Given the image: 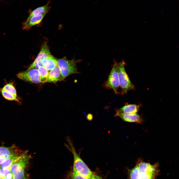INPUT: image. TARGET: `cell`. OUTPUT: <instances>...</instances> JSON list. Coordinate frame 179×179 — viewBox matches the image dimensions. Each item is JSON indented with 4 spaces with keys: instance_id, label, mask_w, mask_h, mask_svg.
<instances>
[{
    "instance_id": "obj_10",
    "label": "cell",
    "mask_w": 179,
    "mask_h": 179,
    "mask_svg": "<svg viewBox=\"0 0 179 179\" xmlns=\"http://www.w3.org/2000/svg\"><path fill=\"white\" fill-rule=\"evenodd\" d=\"M116 116H119L124 121L128 122L141 123L143 121L141 116L137 113L120 114Z\"/></svg>"
},
{
    "instance_id": "obj_1",
    "label": "cell",
    "mask_w": 179,
    "mask_h": 179,
    "mask_svg": "<svg viewBox=\"0 0 179 179\" xmlns=\"http://www.w3.org/2000/svg\"><path fill=\"white\" fill-rule=\"evenodd\" d=\"M66 140L68 144H65L66 146L72 153L73 156V169L79 175L90 179L93 173L77 152L71 138L67 136Z\"/></svg>"
},
{
    "instance_id": "obj_6",
    "label": "cell",
    "mask_w": 179,
    "mask_h": 179,
    "mask_svg": "<svg viewBox=\"0 0 179 179\" xmlns=\"http://www.w3.org/2000/svg\"><path fill=\"white\" fill-rule=\"evenodd\" d=\"M17 77L20 80L34 83H41L38 69L35 68L28 69L18 73Z\"/></svg>"
},
{
    "instance_id": "obj_28",
    "label": "cell",
    "mask_w": 179,
    "mask_h": 179,
    "mask_svg": "<svg viewBox=\"0 0 179 179\" xmlns=\"http://www.w3.org/2000/svg\"></svg>"
},
{
    "instance_id": "obj_26",
    "label": "cell",
    "mask_w": 179,
    "mask_h": 179,
    "mask_svg": "<svg viewBox=\"0 0 179 179\" xmlns=\"http://www.w3.org/2000/svg\"><path fill=\"white\" fill-rule=\"evenodd\" d=\"M2 179H13V177L12 178H7L5 177Z\"/></svg>"
},
{
    "instance_id": "obj_20",
    "label": "cell",
    "mask_w": 179,
    "mask_h": 179,
    "mask_svg": "<svg viewBox=\"0 0 179 179\" xmlns=\"http://www.w3.org/2000/svg\"><path fill=\"white\" fill-rule=\"evenodd\" d=\"M140 174L138 167L136 165L135 167L130 171V179H138Z\"/></svg>"
},
{
    "instance_id": "obj_25",
    "label": "cell",
    "mask_w": 179,
    "mask_h": 179,
    "mask_svg": "<svg viewBox=\"0 0 179 179\" xmlns=\"http://www.w3.org/2000/svg\"><path fill=\"white\" fill-rule=\"evenodd\" d=\"M6 159L0 157V164H2Z\"/></svg>"
},
{
    "instance_id": "obj_17",
    "label": "cell",
    "mask_w": 179,
    "mask_h": 179,
    "mask_svg": "<svg viewBox=\"0 0 179 179\" xmlns=\"http://www.w3.org/2000/svg\"><path fill=\"white\" fill-rule=\"evenodd\" d=\"M138 169L140 173H148L149 168L151 164L141 161H138L137 163Z\"/></svg>"
},
{
    "instance_id": "obj_7",
    "label": "cell",
    "mask_w": 179,
    "mask_h": 179,
    "mask_svg": "<svg viewBox=\"0 0 179 179\" xmlns=\"http://www.w3.org/2000/svg\"><path fill=\"white\" fill-rule=\"evenodd\" d=\"M51 55L49 47L46 43L42 45L40 52L34 62L30 65L28 69L35 68L38 69L40 66H43L41 62L44 58Z\"/></svg>"
},
{
    "instance_id": "obj_23",
    "label": "cell",
    "mask_w": 179,
    "mask_h": 179,
    "mask_svg": "<svg viewBox=\"0 0 179 179\" xmlns=\"http://www.w3.org/2000/svg\"><path fill=\"white\" fill-rule=\"evenodd\" d=\"M72 179H88L78 174L73 169L72 173Z\"/></svg>"
},
{
    "instance_id": "obj_11",
    "label": "cell",
    "mask_w": 179,
    "mask_h": 179,
    "mask_svg": "<svg viewBox=\"0 0 179 179\" xmlns=\"http://www.w3.org/2000/svg\"><path fill=\"white\" fill-rule=\"evenodd\" d=\"M64 79L57 65L49 72L47 82L55 83L62 81Z\"/></svg>"
},
{
    "instance_id": "obj_13",
    "label": "cell",
    "mask_w": 179,
    "mask_h": 179,
    "mask_svg": "<svg viewBox=\"0 0 179 179\" xmlns=\"http://www.w3.org/2000/svg\"><path fill=\"white\" fill-rule=\"evenodd\" d=\"M41 63L48 70H51L57 65V60L51 55L43 59Z\"/></svg>"
},
{
    "instance_id": "obj_27",
    "label": "cell",
    "mask_w": 179,
    "mask_h": 179,
    "mask_svg": "<svg viewBox=\"0 0 179 179\" xmlns=\"http://www.w3.org/2000/svg\"><path fill=\"white\" fill-rule=\"evenodd\" d=\"M0 179H2L0 177Z\"/></svg>"
},
{
    "instance_id": "obj_22",
    "label": "cell",
    "mask_w": 179,
    "mask_h": 179,
    "mask_svg": "<svg viewBox=\"0 0 179 179\" xmlns=\"http://www.w3.org/2000/svg\"><path fill=\"white\" fill-rule=\"evenodd\" d=\"M11 173L10 169L2 168L0 169V177L2 179L6 177L7 175Z\"/></svg>"
},
{
    "instance_id": "obj_21",
    "label": "cell",
    "mask_w": 179,
    "mask_h": 179,
    "mask_svg": "<svg viewBox=\"0 0 179 179\" xmlns=\"http://www.w3.org/2000/svg\"><path fill=\"white\" fill-rule=\"evenodd\" d=\"M155 174L149 173L140 174L138 179H154Z\"/></svg>"
},
{
    "instance_id": "obj_9",
    "label": "cell",
    "mask_w": 179,
    "mask_h": 179,
    "mask_svg": "<svg viewBox=\"0 0 179 179\" xmlns=\"http://www.w3.org/2000/svg\"><path fill=\"white\" fill-rule=\"evenodd\" d=\"M47 14L46 13L37 15L32 16L28 20L24 22L23 25V29L28 30L32 27L40 23Z\"/></svg>"
},
{
    "instance_id": "obj_2",
    "label": "cell",
    "mask_w": 179,
    "mask_h": 179,
    "mask_svg": "<svg viewBox=\"0 0 179 179\" xmlns=\"http://www.w3.org/2000/svg\"><path fill=\"white\" fill-rule=\"evenodd\" d=\"M31 157V155L25 151L22 157L11 166L10 169L13 179H26L25 169Z\"/></svg>"
},
{
    "instance_id": "obj_14",
    "label": "cell",
    "mask_w": 179,
    "mask_h": 179,
    "mask_svg": "<svg viewBox=\"0 0 179 179\" xmlns=\"http://www.w3.org/2000/svg\"><path fill=\"white\" fill-rule=\"evenodd\" d=\"M25 151L23 154L13 156L7 159L1 164L2 168L10 169L11 166L15 162L21 158L24 154Z\"/></svg>"
},
{
    "instance_id": "obj_24",
    "label": "cell",
    "mask_w": 179,
    "mask_h": 179,
    "mask_svg": "<svg viewBox=\"0 0 179 179\" xmlns=\"http://www.w3.org/2000/svg\"><path fill=\"white\" fill-rule=\"evenodd\" d=\"M90 179H102L100 177L93 174Z\"/></svg>"
},
{
    "instance_id": "obj_15",
    "label": "cell",
    "mask_w": 179,
    "mask_h": 179,
    "mask_svg": "<svg viewBox=\"0 0 179 179\" xmlns=\"http://www.w3.org/2000/svg\"><path fill=\"white\" fill-rule=\"evenodd\" d=\"M49 2L44 6L39 7L32 11L26 20H28L32 16L34 15L43 14L47 13L50 10V7L48 6Z\"/></svg>"
},
{
    "instance_id": "obj_19",
    "label": "cell",
    "mask_w": 179,
    "mask_h": 179,
    "mask_svg": "<svg viewBox=\"0 0 179 179\" xmlns=\"http://www.w3.org/2000/svg\"><path fill=\"white\" fill-rule=\"evenodd\" d=\"M2 89L17 97L16 90L13 83H11L6 84Z\"/></svg>"
},
{
    "instance_id": "obj_18",
    "label": "cell",
    "mask_w": 179,
    "mask_h": 179,
    "mask_svg": "<svg viewBox=\"0 0 179 179\" xmlns=\"http://www.w3.org/2000/svg\"><path fill=\"white\" fill-rule=\"evenodd\" d=\"M1 93L3 97L7 100L10 101H14L20 102L19 99L17 97L9 92L2 89H0Z\"/></svg>"
},
{
    "instance_id": "obj_16",
    "label": "cell",
    "mask_w": 179,
    "mask_h": 179,
    "mask_svg": "<svg viewBox=\"0 0 179 179\" xmlns=\"http://www.w3.org/2000/svg\"><path fill=\"white\" fill-rule=\"evenodd\" d=\"M38 69L41 83L47 82L49 74L48 70L43 66H40Z\"/></svg>"
},
{
    "instance_id": "obj_5",
    "label": "cell",
    "mask_w": 179,
    "mask_h": 179,
    "mask_svg": "<svg viewBox=\"0 0 179 179\" xmlns=\"http://www.w3.org/2000/svg\"><path fill=\"white\" fill-rule=\"evenodd\" d=\"M117 63L115 61L107 81L103 84V87L107 89L112 90L116 94H119L120 88L118 74Z\"/></svg>"
},
{
    "instance_id": "obj_8",
    "label": "cell",
    "mask_w": 179,
    "mask_h": 179,
    "mask_svg": "<svg viewBox=\"0 0 179 179\" xmlns=\"http://www.w3.org/2000/svg\"><path fill=\"white\" fill-rule=\"evenodd\" d=\"M23 152H22L15 145L9 147H0V157L6 159L21 154Z\"/></svg>"
},
{
    "instance_id": "obj_3",
    "label": "cell",
    "mask_w": 179,
    "mask_h": 179,
    "mask_svg": "<svg viewBox=\"0 0 179 179\" xmlns=\"http://www.w3.org/2000/svg\"><path fill=\"white\" fill-rule=\"evenodd\" d=\"M125 63L124 61L117 63V68L121 93L124 94L131 90L134 89V85L130 81L125 68Z\"/></svg>"
},
{
    "instance_id": "obj_4",
    "label": "cell",
    "mask_w": 179,
    "mask_h": 179,
    "mask_svg": "<svg viewBox=\"0 0 179 179\" xmlns=\"http://www.w3.org/2000/svg\"><path fill=\"white\" fill-rule=\"evenodd\" d=\"M57 60V65L64 78L72 74L79 73L76 66L77 61L75 60H68L62 58Z\"/></svg>"
},
{
    "instance_id": "obj_12",
    "label": "cell",
    "mask_w": 179,
    "mask_h": 179,
    "mask_svg": "<svg viewBox=\"0 0 179 179\" xmlns=\"http://www.w3.org/2000/svg\"><path fill=\"white\" fill-rule=\"evenodd\" d=\"M140 106L139 105L126 104L124 106L116 110L115 116L121 113H136L139 110Z\"/></svg>"
}]
</instances>
